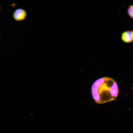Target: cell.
<instances>
[{"mask_svg": "<svg viewBox=\"0 0 133 133\" xmlns=\"http://www.w3.org/2000/svg\"><path fill=\"white\" fill-rule=\"evenodd\" d=\"M127 12L129 16L133 19V4L130 5L128 7Z\"/></svg>", "mask_w": 133, "mask_h": 133, "instance_id": "cell-4", "label": "cell"}, {"mask_svg": "<svg viewBox=\"0 0 133 133\" xmlns=\"http://www.w3.org/2000/svg\"><path fill=\"white\" fill-rule=\"evenodd\" d=\"M27 16L26 11L22 8H18L16 9L13 14L14 19L17 21H22L24 20Z\"/></svg>", "mask_w": 133, "mask_h": 133, "instance_id": "cell-2", "label": "cell"}, {"mask_svg": "<svg viewBox=\"0 0 133 133\" xmlns=\"http://www.w3.org/2000/svg\"><path fill=\"white\" fill-rule=\"evenodd\" d=\"M91 91L95 102L101 104L116 100L119 93V89L114 79L104 77L94 82L92 85Z\"/></svg>", "mask_w": 133, "mask_h": 133, "instance_id": "cell-1", "label": "cell"}, {"mask_svg": "<svg viewBox=\"0 0 133 133\" xmlns=\"http://www.w3.org/2000/svg\"></svg>", "mask_w": 133, "mask_h": 133, "instance_id": "cell-7", "label": "cell"}, {"mask_svg": "<svg viewBox=\"0 0 133 133\" xmlns=\"http://www.w3.org/2000/svg\"><path fill=\"white\" fill-rule=\"evenodd\" d=\"M120 38L121 40L125 43H130L133 42L132 31L128 30L122 32Z\"/></svg>", "mask_w": 133, "mask_h": 133, "instance_id": "cell-3", "label": "cell"}, {"mask_svg": "<svg viewBox=\"0 0 133 133\" xmlns=\"http://www.w3.org/2000/svg\"><path fill=\"white\" fill-rule=\"evenodd\" d=\"M132 34L133 38V31H132Z\"/></svg>", "mask_w": 133, "mask_h": 133, "instance_id": "cell-5", "label": "cell"}, {"mask_svg": "<svg viewBox=\"0 0 133 133\" xmlns=\"http://www.w3.org/2000/svg\"><path fill=\"white\" fill-rule=\"evenodd\" d=\"M132 89L133 91V87L132 88Z\"/></svg>", "mask_w": 133, "mask_h": 133, "instance_id": "cell-6", "label": "cell"}]
</instances>
